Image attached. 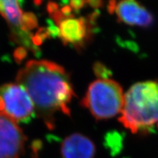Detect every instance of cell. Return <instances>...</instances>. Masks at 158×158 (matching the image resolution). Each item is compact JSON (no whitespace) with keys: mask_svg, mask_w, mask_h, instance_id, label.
Here are the masks:
<instances>
[{"mask_svg":"<svg viewBox=\"0 0 158 158\" xmlns=\"http://www.w3.org/2000/svg\"><path fill=\"white\" fill-rule=\"evenodd\" d=\"M16 83L30 97L35 110L48 129L55 125V116H70L69 104L75 95L70 76L61 65L48 60H30L18 72Z\"/></svg>","mask_w":158,"mask_h":158,"instance_id":"obj_1","label":"cell"},{"mask_svg":"<svg viewBox=\"0 0 158 158\" xmlns=\"http://www.w3.org/2000/svg\"><path fill=\"white\" fill-rule=\"evenodd\" d=\"M118 121L133 133L158 128V81L138 82L129 89Z\"/></svg>","mask_w":158,"mask_h":158,"instance_id":"obj_2","label":"cell"},{"mask_svg":"<svg viewBox=\"0 0 158 158\" xmlns=\"http://www.w3.org/2000/svg\"><path fill=\"white\" fill-rule=\"evenodd\" d=\"M122 87L111 78H99L89 86L81 104L98 120L120 115L124 106Z\"/></svg>","mask_w":158,"mask_h":158,"instance_id":"obj_3","label":"cell"},{"mask_svg":"<svg viewBox=\"0 0 158 158\" xmlns=\"http://www.w3.org/2000/svg\"><path fill=\"white\" fill-rule=\"evenodd\" d=\"M0 98L3 102V112L15 122L29 118L34 111V104L29 94L17 83L4 84L0 87Z\"/></svg>","mask_w":158,"mask_h":158,"instance_id":"obj_4","label":"cell"},{"mask_svg":"<svg viewBox=\"0 0 158 158\" xmlns=\"http://www.w3.org/2000/svg\"><path fill=\"white\" fill-rule=\"evenodd\" d=\"M27 137L17 122L0 112V158H21Z\"/></svg>","mask_w":158,"mask_h":158,"instance_id":"obj_5","label":"cell"},{"mask_svg":"<svg viewBox=\"0 0 158 158\" xmlns=\"http://www.w3.org/2000/svg\"><path fill=\"white\" fill-rule=\"evenodd\" d=\"M54 19L59 23V36L66 44H71L76 48H82L92 35V29L88 19L73 15L64 16L57 11L53 12Z\"/></svg>","mask_w":158,"mask_h":158,"instance_id":"obj_6","label":"cell"},{"mask_svg":"<svg viewBox=\"0 0 158 158\" xmlns=\"http://www.w3.org/2000/svg\"><path fill=\"white\" fill-rule=\"evenodd\" d=\"M109 13L115 14L119 22L127 25L149 27L154 22L153 15L144 6L134 0L111 1L108 3Z\"/></svg>","mask_w":158,"mask_h":158,"instance_id":"obj_7","label":"cell"},{"mask_svg":"<svg viewBox=\"0 0 158 158\" xmlns=\"http://www.w3.org/2000/svg\"><path fill=\"white\" fill-rule=\"evenodd\" d=\"M95 146L89 138L81 134H73L67 137L61 146L63 158H94Z\"/></svg>","mask_w":158,"mask_h":158,"instance_id":"obj_8","label":"cell"},{"mask_svg":"<svg viewBox=\"0 0 158 158\" xmlns=\"http://www.w3.org/2000/svg\"><path fill=\"white\" fill-rule=\"evenodd\" d=\"M0 15L13 28L27 31L24 23L25 14L17 1L0 0Z\"/></svg>","mask_w":158,"mask_h":158,"instance_id":"obj_9","label":"cell"},{"mask_svg":"<svg viewBox=\"0 0 158 158\" xmlns=\"http://www.w3.org/2000/svg\"><path fill=\"white\" fill-rule=\"evenodd\" d=\"M94 72L98 76H101L100 78H109L108 76H110V70H107L106 67L102 64H98L94 65Z\"/></svg>","mask_w":158,"mask_h":158,"instance_id":"obj_10","label":"cell"},{"mask_svg":"<svg viewBox=\"0 0 158 158\" xmlns=\"http://www.w3.org/2000/svg\"><path fill=\"white\" fill-rule=\"evenodd\" d=\"M86 2H87L72 1L70 2V7L75 10H79V9L82 8V7L85 5V4H86Z\"/></svg>","mask_w":158,"mask_h":158,"instance_id":"obj_11","label":"cell"},{"mask_svg":"<svg viewBox=\"0 0 158 158\" xmlns=\"http://www.w3.org/2000/svg\"><path fill=\"white\" fill-rule=\"evenodd\" d=\"M88 4H89L90 6L93 7H100L102 6V2H98V1H94V2H87Z\"/></svg>","mask_w":158,"mask_h":158,"instance_id":"obj_12","label":"cell"},{"mask_svg":"<svg viewBox=\"0 0 158 158\" xmlns=\"http://www.w3.org/2000/svg\"><path fill=\"white\" fill-rule=\"evenodd\" d=\"M2 110H3V102L1 98H0V112H2Z\"/></svg>","mask_w":158,"mask_h":158,"instance_id":"obj_13","label":"cell"}]
</instances>
